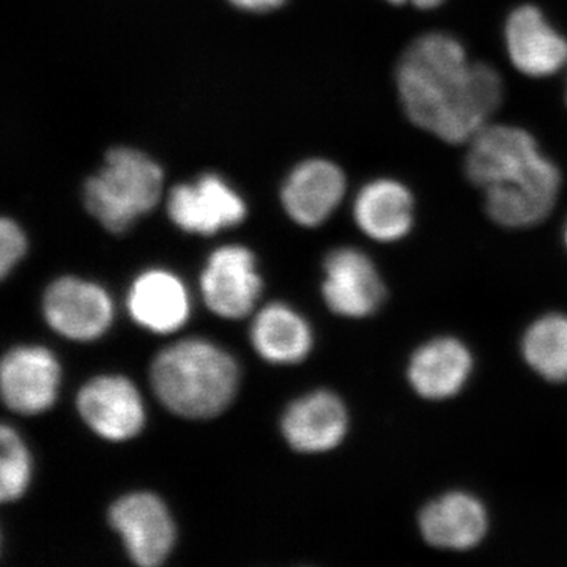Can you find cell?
<instances>
[{"label":"cell","mask_w":567,"mask_h":567,"mask_svg":"<svg viewBox=\"0 0 567 567\" xmlns=\"http://www.w3.org/2000/svg\"><path fill=\"white\" fill-rule=\"evenodd\" d=\"M398 91L413 125L450 144H466L503 102V81L487 63H472L442 32L425 33L399 61Z\"/></svg>","instance_id":"6da1fadb"},{"label":"cell","mask_w":567,"mask_h":567,"mask_svg":"<svg viewBox=\"0 0 567 567\" xmlns=\"http://www.w3.org/2000/svg\"><path fill=\"white\" fill-rule=\"evenodd\" d=\"M151 382L156 398L175 415L208 420L234 401L240 372L234 358L218 346L186 339L155 358Z\"/></svg>","instance_id":"7a4b0ae2"},{"label":"cell","mask_w":567,"mask_h":567,"mask_svg":"<svg viewBox=\"0 0 567 567\" xmlns=\"http://www.w3.org/2000/svg\"><path fill=\"white\" fill-rule=\"evenodd\" d=\"M163 171L145 153L114 148L84 186L87 210L112 234H122L162 199Z\"/></svg>","instance_id":"3957f363"},{"label":"cell","mask_w":567,"mask_h":567,"mask_svg":"<svg viewBox=\"0 0 567 567\" xmlns=\"http://www.w3.org/2000/svg\"><path fill=\"white\" fill-rule=\"evenodd\" d=\"M559 185L557 166L543 155L522 173L484 189L487 215L513 229L536 226L554 210Z\"/></svg>","instance_id":"277c9868"},{"label":"cell","mask_w":567,"mask_h":567,"mask_svg":"<svg viewBox=\"0 0 567 567\" xmlns=\"http://www.w3.org/2000/svg\"><path fill=\"white\" fill-rule=\"evenodd\" d=\"M110 524L122 536L130 558L137 566L163 565L173 551V516L156 495L141 492L122 496L111 506Z\"/></svg>","instance_id":"5b68a950"},{"label":"cell","mask_w":567,"mask_h":567,"mask_svg":"<svg viewBox=\"0 0 567 567\" xmlns=\"http://www.w3.org/2000/svg\"><path fill=\"white\" fill-rule=\"evenodd\" d=\"M43 315L59 334L71 341L89 342L110 330L114 308L110 295L99 284L61 278L44 293Z\"/></svg>","instance_id":"8992f818"},{"label":"cell","mask_w":567,"mask_h":567,"mask_svg":"<svg viewBox=\"0 0 567 567\" xmlns=\"http://www.w3.org/2000/svg\"><path fill=\"white\" fill-rule=\"evenodd\" d=\"M61 365L44 347L10 350L0 365V393L11 412L39 415L54 405L61 388Z\"/></svg>","instance_id":"52a82bcc"},{"label":"cell","mask_w":567,"mask_h":567,"mask_svg":"<svg viewBox=\"0 0 567 567\" xmlns=\"http://www.w3.org/2000/svg\"><path fill=\"white\" fill-rule=\"evenodd\" d=\"M322 293L334 315L364 319L385 300V284L374 262L354 248L336 249L323 264Z\"/></svg>","instance_id":"ba28073f"},{"label":"cell","mask_w":567,"mask_h":567,"mask_svg":"<svg viewBox=\"0 0 567 567\" xmlns=\"http://www.w3.org/2000/svg\"><path fill=\"white\" fill-rule=\"evenodd\" d=\"M204 300L224 319H244L262 292L254 254L245 246L230 245L213 251L200 278Z\"/></svg>","instance_id":"9c48e42d"},{"label":"cell","mask_w":567,"mask_h":567,"mask_svg":"<svg viewBox=\"0 0 567 567\" xmlns=\"http://www.w3.org/2000/svg\"><path fill=\"white\" fill-rule=\"evenodd\" d=\"M78 410L84 423L102 439L126 442L145 424L140 391L125 377H96L78 394Z\"/></svg>","instance_id":"30bf717a"},{"label":"cell","mask_w":567,"mask_h":567,"mask_svg":"<svg viewBox=\"0 0 567 567\" xmlns=\"http://www.w3.org/2000/svg\"><path fill=\"white\" fill-rule=\"evenodd\" d=\"M175 226L189 234L213 235L246 218L244 199L218 175L175 186L167 200Z\"/></svg>","instance_id":"8fae6325"},{"label":"cell","mask_w":567,"mask_h":567,"mask_svg":"<svg viewBox=\"0 0 567 567\" xmlns=\"http://www.w3.org/2000/svg\"><path fill=\"white\" fill-rule=\"evenodd\" d=\"M468 144L466 175L483 189L522 173L543 156L535 137L517 126H484Z\"/></svg>","instance_id":"7c38bea8"},{"label":"cell","mask_w":567,"mask_h":567,"mask_svg":"<svg viewBox=\"0 0 567 567\" xmlns=\"http://www.w3.org/2000/svg\"><path fill=\"white\" fill-rule=\"evenodd\" d=\"M506 47L513 65L527 76H551L567 65V40L533 6L518 7L511 13Z\"/></svg>","instance_id":"4fadbf2b"},{"label":"cell","mask_w":567,"mask_h":567,"mask_svg":"<svg viewBox=\"0 0 567 567\" xmlns=\"http://www.w3.org/2000/svg\"><path fill=\"white\" fill-rule=\"evenodd\" d=\"M282 435L300 453H327L341 445L349 431L344 402L330 391H316L292 402L284 413Z\"/></svg>","instance_id":"5bb4252c"},{"label":"cell","mask_w":567,"mask_h":567,"mask_svg":"<svg viewBox=\"0 0 567 567\" xmlns=\"http://www.w3.org/2000/svg\"><path fill=\"white\" fill-rule=\"evenodd\" d=\"M346 188L344 174L336 164L309 159L298 164L284 183L282 205L295 223L317 227L333 215Z\"/></svg>","instance_id":"9a60e30c"},{"label":"cell","mask_w":567,"mask_h":567,"mask_svg":"<svg viewBox=\"0 0 567 567\" xmlns=\"http://www.w3.org/2000/svg\"><path fill=\"white\" fill-rule=\"evenodd\" d=\"M420 529L429 546L443 550H470L480 546L487 535V511L476 496L451 492L421 511Z\"/></svg>","instance_id":"2e32d148"},{"label":"cell","mask_w":567,"mask_h":567,"mask_svg":"<svg viewBox=\"0 0 567 567\" xmlns=\"http://www.w3.org/2000/svg\"><path fill=\"white\" fill-rule=\"evenodd\" d=\"M472 371L473 357L464 342L439 338L413 353L409 382L421 398L443 401L464 390Z\"/></svg>","instance_id":"e0dca14e"},{"label":"cell","mask_w":567,"mask_h":567,"mask_svg":"<svg viewBox=\"0 0 567 567\" xmlns=\"http://www.w3.org/2000/svg\"><path fill=\"white\" fill-rule=\"evenodd\" d=\"M128 309L141 327L169 334L186 323L192 305L181 278L166 270H148L133 282Z\"/></svg>","instance_id":"ac0fdd59"},{"label":"cell","mask_w":567,"mask_h":567,"mask_svg":"<svg viewBox=\"0 0 567 567\" xmlns=\"http://www.w3.org/2000/svg\"><path fill=\"white\" fill-rule=\"evenodd\" d=\"M354 221L375 241L401 240L413 226V197L402 183L375 181L358 193Z\"/></svg>","instance_id":"d6986e66"},{"label":"cell","mask_w":567,"mask_h":567,"mask_svg":"<svg viewBox=\"0 0 567 567\" xmlns=\"http://www.w3.org/2000/svg\"><path fill=\"white\" fill-rule=\"evenodd\" d=\"M254 349L275 364L301 363L312 349V331L308 322L281 303L268 305L254 319Z\"/></svg>","instance_id":"ffe728a7"},{"label":"cell","mask_w":567,"mask_h":567,"mask_svg":"<svg viewBox=\"0 0 567 567\" xmlns=\"http://www.w3.org/2000/svg\"><path fill=\"white\" fill-rule=\"evenodd\" d=\"M522 354L537 375L551 383L567 382V316L537 319L525 331Z\"/></svg>","instance_id":"44dd1931"},{"label":"cell","mask_w":567,"mask_h":567,"mask_svg":"<svg viewBox=\"0 0 567 567\" xmlns=\"http://www.w3.org/2000/svg\"><path fill=\"white\" fill-rule=\"evenodd\" d=\"M32 464L28 447L20 435L3 425L0 431V499L17 502L31 483Z\"/></svg>","instance_id":"7402d4cb"},{"label":"cell","mask_w":567,"mask_h":567,"mask_svg":"<svg viewBox=\"0 0 567 567\" xmlns=\"http://www.w3.org/2000/svg\"><path fill=\"white\" fill-rule=\"evenodd\" d=\"M28 251V240L13 219L3 218L0 223V275L6 279L14 265L20 262Z\"/></svg>","instance_id":"603a6c76"},{"label":"cell","mask_w":567,"mask_h":567,"mask_svg":"<svg viewBox=\"0 0 567 567\" xmlns=\"http://www.w3.org/2000/svg\"><path fill=\"white\" fill-rule=\"evenodd\" d=\"M235 7L248 11H268L278 9L286 0H229Z\"/></svg>","instance_id":"cb8c5ba5"},{"label":"cell","mask_w":567,"mask_h":567,"mask_svg":"<svg viewBox=\"0 0 567 567\" xmlns=\"http://www.w3.org/2000/svg\"><path fill=\"white\" fill-rule=\"evenodd\" d=\"M388 2L394 3V6H404V3H412L421 10L436 9L442 6L445 0H388Z\"/></svg>","instance_id":"d4e9b609"},{"label":"cell","mask_w":567,"mask_h":567,"mask_svg":"<svg viewBox=\"0 0 567 567\" xmlns=\"http://www.w3.org/2000/svg\"><path fill=\"white\" fill-rule=\"evenodd\" d=\"M566 245H567V227H566Z\"/></svg>","instance_id":"484cf974"}]
</instances>
